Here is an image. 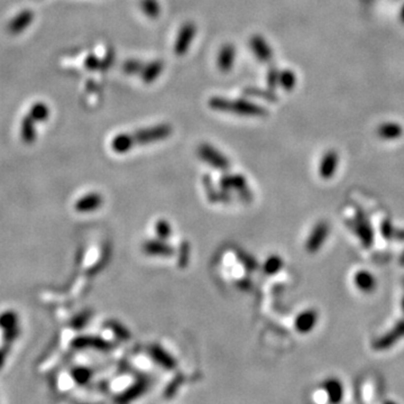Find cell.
Returning <instances> with one entry per match:
<instances>
[{
    "label": "cell",
    "instance_id": "obj_6",
    "mask_svg": "<svg viewBox=\"0 0 404 404\" xmlns=\"http://www.w3.org/2000/svg\"><path fill=\"white\" fill-rule=\"evenodd\" d=\"M355 230H356L357 236L361 239L363 246L365 248L371 247L374 241V233L370 227V221L367 220L366 216L364 213L359 212L356 215V220H355Z\"/></svg>",
    "mask_w": 404,
    "mask_h": 404
},
{
    "label": "cell",
    "instance_id": "obj_26",
    "mask_svg": "<svg viewBox=\"0 0 404 404\" xmlns=\"http://www.w3.org/2000/svg\"><path fill=\"white\" fill-rule=\"evenodd\" d=\"M402 17H403V19H404V8H403V15H402Z\"/></svg>",
    "mask_w": 404,
    "mask_h": 404
},
{
    "label": "cell",
    "instance_id": "obj_23",
    "mask_svg": "<svg viewBox=\"0 0 404 404\" xmlns=\"http://www.w3.org/2000/svg\"><path fill=\"white\" fill-rule=\"evenodd\" d=\"M281 82L284 88L289 89L294 84V76L292 73H290L289 71H285L284 73L281 75Z\"/></svg>",
    "mask_w": 404,
    "mask_h": 404
},
{
    "label": "cell",
    "instance_id": "obj_21",
    "mask_svg": "<svg viewBox=\"0 0 404 404\" xmlns=\"http://www.w3.org/2000/svg\"><path fill=\"white\" fill-rule=\"evenodd\" d=\"M382 235L384 238H386V239H392L394 236V232H395V228L392 226V224L390 222V220H384L383 224H382Z\"/></svg>",
    "mask_w": 404,
    "mask_h": 404
},
{
    "label": "cell",
    "instance_id": "obj_25",
    "mask_svg": "<svg viewBox=\"0 0 404 404\" xmlns=\"http://www.w3.org/2000/svg\"><path fill=\"white\" fill-rule=\"evenodd\" d=\"M401 306H402V310H403V312H404V297H403V299H402V302H401Z\"/></svg>",
    "mask_w": 404,
    "mask_h": 404
},
{
    "label": "cell",
    "instance_id": "obj_4",
    "mask_svg": "<svg viewBox=\"0 0 404 404\" xmlns=\"http://www.w3.org/2000/svg\"><path fill=\"white\" fill-rule=\"evenodd\" d=\"M404 338V319L400 320L389 333L383 335L373 342V348L375 350L382 351L393 347L401 339Z\"/></svg>",
    "mask_w": 404,
    "mask_h": 404
},
{
    "label": "cell",
    "instance_id": "obj_15",
    "mask_svg": "<svg viewBox=\"0 0 404 404\" xmlns=\"http://www.w3.org/2000/svg\"><path fill=\"white\" fill-rule=\"evenodd\" d=\"M250 47L253 48L254 53L256 54V56L262 61H269L272 59V51L268 46V44L264 39L260 36H254V37L250 39Z\"/></svg>",
    "mask_w": 404,
    "mask_h": 404
},
{
    "label": "cell",
    "instance_id": "obj_19",
    "mask_svg": "<svg viewBox=\"0 0 404 404\" xmlns=\"http://www.w3.org/2000/svg\"><path fill=\"white\" fill-rule=\"evenodd\" d=\"M379 133L385 138H395L399 137L401 134V128L398 125H384V126L379 129Z\"/></svg>",
    "mask_w": 404,
    "mask_h": 404
},
{
    "label": "cell",
    "instance_id": "obj_10",
    "mask_svg": "<svg viewBox=\"0 0 404 404\" xmlns=\"http://www.w3.org/2000/svg\"><path fill=\"white\" fill-rule=\"evenodd\" d=\"M338 168V155L336 152H328L322 157L319 165V175L323 180H329L335 175Z\"/></svg>",
    "mask_w": 404,
    "mask_h": 404
},
{
    "label": "cell",
    "instance_id": "obj_12",
    "mask_svg": "<svg viewBox=\"0 0 404 404\" xmlns=\"http://www.w3.org/2000/svg\"><path fill=\"white\" fill-rule=\"evenodd\" d=\"M164 70V63L161 61H154V62L144 63L139 71L138 75L145 83H152L159 78L162 72Z\"/></svg>",
    "mask_w": 404,
    "mask_h": 404
},
{
    "label": "cell",
    "instance_id": "obj_22",
    "mask_svg": "<svg viewBox=\"0 0 404 404\" xmlns=\"http://www.w3.org/2000/svg\"><path fill=\"white\" fill-rule=\"evenodd\" d=\"M10 349L11 347L5 345V343H2V345L0 346V370H2L3 365H5L8 355L10 353Z\"/></svg>",
    "mask_w": 404,
    "mask_h": 404
},
{
    "label": "cell",
    "instance_id": "obj_11",
    "mask_svg": "<svg viewBox=\"0 0 404 404\" xmlns=\"http://www.w3.org/2000/svg\"><path fill=\"white\" fill-rule=\"evenodd\" d=\"M322 389L325 390L329 402L339 403L342 401L345 390H343L342 383L338 378H327L322 384Z\"/></svg>",
    "mask_w": 404,
    "mask_h": 404
},
{
    "label": "cell",
    "instance_id": "obj_3",
    "mask_svg": "<svg viewBox=\"0 0 404 404\" xmlns=\"http://www.w3.org/2000/svg\"><path fill=\"white\" fill-rule=\"evenodd\" d=\"M330 233V226L328 222L320 221L311 230L308 239L305 241V249L310 254H316L325 245L328 239Z\"/></svg>",
    "mask_w": 404,
    "mask_h": 404
},
{
    "label": "cell",
    "instance_id": "obj_2",
    "mask_svg": "<svg viewBox=\"0 0 404 404\" xmlns=\"http://www.w3.org/2000/svg\"><path fill=\"white\" fill-rule=\"evenodd\" d=\"M208 104L213 110L230 112V114L244 116H261L265 114V110L262 107L246 100H232L220 98V97H212Z\"/></svg>",
    "mask_w": 404,
    "mask_h": 404
},
{
    "label": "cell",
    "instance_id": "obj_20",
    "mask_svg": "<svg viewBox=\"0 0 404 404\" xmlns=\"http://www.w3.org/2000/svg\"><path fill=\"white\" fill-rule=\"evenodd\" d=\"M99 199L97 196H89L86 197L84 199L80 200L78 203H76V209L80 210V211H87V210H90L92 207L98 204Z\"/></svg>",
    "mask_w": 404,
    "mask_h": 404
},
{
    "label": "cell",
    "instance_id": "obj_14",
    "mask_svg": "<svg viewBox=\"0 0 404 404\" xmlns=\"http://www.w3.org/2000/svg\"><path fill=\"white\" fill-rule=\"evenodd\" d=\"M114 59H115V55L112 52H109V53H107V55L104 56L103 59H98L95 55H90V56H88L86 61H84V66H86L88 70H91V71H96V70L104 71L112 66V63H114Z\"/></svg>",
    "mask_w": 404,
    "mask_h": 404
},
{
    "label": "cell",
    "instance_id": "obj_24",
    "mask_svg": "<svg viewBox=\"0 0 404 404\" xmlns=\"http://www.w3.org/2000/svg\"><path fill=\"white\" fill-rule=\"evenodd\" d=\"M393 238H397V239H400V240H404V230H397V229H395Z\"/></svg>",
    "mask_w": 404,
    "mask_h": 404
},
{
    "label": "cell",
    "instance_id": "obj_8",
    "mask_svg": "<svg viewBox=\"0 0 404 404\" xmlns=\"http://www.w3.org/2000/svg\"><path fill=\"white\" fill-rule=\"evenodd\" d=\"M199 154L202 159L208 162L212 167L218 168H227L229 167V162L226 159V156L208 144L201 145L199 147Z\"/></svg>",
    "mask_w": 404,
    "mask_h": 404
},
{
    "label": "cell",
    "instance_id": "obj_7",
    "mask_svg": "<svg viewBox=\"0 0 404 404\" xmlns=\"http://www.w3.org/2000/svg\"><path fill=\"white\" fill-rule=\"evenodd\" d=\"M319 321V313L316 309H306L299 314L294 326L300 334H310L317 327Z\"/></svg>",
    "mask_w": 404,
    "mask_h": 404
},
{
    "label": "cell",
    "instance_id": "obj_5",
    "mask_svg": "<svg viewBox=\"0 0 404 404\" xmlns=\"http://www.w3.org/2000/svg\"><path fill=\"white\" fill-rule=\"evenodd\" d=\"M197 27L193 23L188 22L184 25H182L174 44V52L177 56H182L187 53L190 46H191L192 40L195 39Z\"/></svg>",
    "mask_w": 404,
    "mask_h": 404
},
{
    "label": "cell",
    "instance_id": "obj_13",
    "mask_svg": "<svg viewBox=\"0 0 404 404\" xmlns=\"http://www.w3.org/2000/svg\"><path fill=\"white\" fill-rule=\"evenodd\" d=\"M236 59V48L232 44H226L221 47L218 55V67L222 72H228L233 68Z\"/></svg>",
    "mask_w": 404,
    "mask_h": 404
},
{
    "label": "cell",
    "instance_id": "obj_18",
    "mask_svg": "<svg viewBox=\"0 0 404 404\" xmlns=\"http://www.w3.org/2000/svg\"><path fill=\"white\" fill-rule=\"evenodd\" d=\"M283 266V261L281 257L278 256H272L269 257L268 262L265 263V272L268 274H275L278 270H281Z\"/></svg>",
    "mask_w": 404,
    "mask_h": 404
},
{
    "label": "cell",
    "instance_id": "obj_17",
    "mask_svg": "<svg viewBox=\"0 0 404 404\" xmlns=\"http://www.w3.org/2000/svg\"><path fill=\"white\" fill-rule=\"evenodd\" d=\"M140 8L143 13L151 18H156L161 13V7L157 0H141Z\"/></svg>",
    "mask_w": 404,
    "mask_h": 404
},
{
    "label": "cell",
    "instance_id": "obj_1",
    "mask_svg": "<svg viewBox=\"0 0 404 404\" xmlns=\"http://www.w3.org/2000/svg\"><path fill=\"white\" fill-rule=\"evenodd\" d=\"M172 127L168 124L156 125L154 127L139 129L134 133L120 134L111 141V147L117 153L127 152L138 145H146L153 141L165 139L172 134Z\"/></svg>",
    "mask_w": 404,
    "mask_h": 404
},
{
    "label": "cell",
    "instance_id": "obj_9",
    "mask_svg": "<svg viewBox=\"0 0 404 404\" xmlns=\"http://www.w3.org/2000/svg\"><path fill=\"white\" fill-rule=\"evenodd\" d=\"M354 284L363 293H371L376 290L377 281L370 270L361 269L355 273Z\"/></svg>",
    "mask_w": 404,
    "mask_h": 404
},
{
    "label": "cell",
    "instance_id": "obj_16",
    "mask_svg": "<svg viewBox=\"0 0 404 404\" xmlns=\"http://www.w3.org/2000/svg\"><path fill=\"white\" fill-rule=\"evenodd\" d=\"M20 328L19 317L14 310H7L0 314V329L1 331Z\"/></svg>",
    "mask_w": 404,
    "mask_h": 404
}]
</instances>
